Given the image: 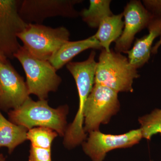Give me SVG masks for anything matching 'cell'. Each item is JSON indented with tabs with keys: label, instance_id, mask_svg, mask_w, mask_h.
Listing matches in <instances>:
<instances>
[{
	"label": "cell",
	"instance_id": "1",
	"mask_svg": "<svg viewBox=\"0 0 161 161\" xmlns=\"http://www.w3.org/2000/svg\"><path fill=\"white\" fill-rule=\"evenodd\" d=\"M68 111L67 105L54 108L47 100L35 101L29 97L21 106L10 111L9 115L12 122L28 130L35 127H47L64 136L67 128Z\"/></svg>",
	"mask_w": 161,
	"mask_h": 161
},
{
	"label": "cell",
	"instance_id": "2",
	"mask_svg": "<svg viewBox=\"0 0 161 161\" xmlns=\"http://www.w3.org/2000/svg\"><path fill=\"white\" fill-rule=\"evenodd\" d=\"M95 73V84L104 86L119 92H133V80L140 77L137 69L127 57L111 50L101 49Z\"/></svg>",
	"mask_w": 161,
	"mask_h": 161
},
{
	"label": "cell",
	"instance_id": "3",
	"mask_svg": "<svg viewBox=\"0 0 161 161\" xmlns=\"http://www.w3.org/2000/svg\"><path fill=\"white\" fill-rule=\"evenodd\" d=\"M14 58L19 61L26 74L30 95H36L39 100H46L50 92L58 90L62 80L49 61L36 58L23 46Z\"/></svg>",
	"mask_w": 161,
	"mask_h": 161
},
{
	"label": "cell",
	"instance_id": "4",
	"mask_svg": "<svg viewBox=\"0 0 161 161\" xmlns=\"http://www.w3.org/2000/svg\"><path fill=\"white\" fill-rule=\"evenodd\" d=\"M70 33L64 26L52 28L43 24L30 23L18 35L23 46L38 59L48 60L60 46L69 41Z\"/></svg>",
	"mask_w": 161,
	"mask_h": 161
},
{
	"label": "cell",
	"instance_id": "5",
	"mask_svg": "<svg viewBox=\"0 0 161 161\" xmlns=\"http://www.w3.org/2000/svg\"><path fill=\"white\" fill-rule=\"evenodd\" d=\"M119 109L118 92L104 86L94 85L85 106L84 132L98 131L101 125L108 123Z\"/></svg>",
	"mask_w": 161,
	"mask_h": 161
},
{
	"label": "cell",
	"instance_id": "6",
	"mask_svg": "<svg viewBox=\"0 0 161 161\" xmlns=\"http://www.w3.org/2000/svg\"><path fill=\"white\" fill-rule=\"evenodd\" d=\"M21 1L0 0V54L13 58L21 47L18 35L28 24L19 14Z\"/></svg>",
	"mask_w": 161,
	"mask_h": 161
},
{
	"label": "cell",
	"instance_id": "7",
	"mask_svg": "<svg viewBox=\"0 0 161 161\" xmlns=\"http://www.w3.org/2000/svg\"><path fill=\"white\" fill-rule=\"evenodd\" d=\"M82 2L80 0H24L20 3L19 14L27 24H42L45 19L49 18L78 17L79 12L74 6Z\"/></svg>",
	"mask_w": 161,
	"mask_h": 161
},
{
	"label": "cell",
	"instance_id": "8",
	"mask_svg": "<svg viewBox=\"0 0 161 161\" xmlns=\"http://www.w3.org/2000/svg\"><path fill=\"white\" fill-rule=\"evenodd\" d=\"M142 138L140 128L119 135L105 134L98 130L89 133L81 145L84 152L92 161H103L110 151L133 147Z\"/></svg>",
	"mask_w": 161,
	"mask_h": 161
},
{
	"label": "cell",
	"instance_id": "9",
	"mask_svg": "<svg viewBox=\"0 0 161 161\" xmlns=\"http://www.w3.org/2000/svg\"><path fill=\"white\" fill-rule=\"evenodd\" d=\"M96 53L92 51L88 58L81 62H70L66 64L75 79L79 96V107L72 124L75 128L80 129L84 124V111L87 99L95 85L97 62L95 61Z\"/></svg>",
	"mask_w": 161,
	"mask_h": 161
},
{
	"label": "cell",
	"instance_id": "10",
	"mask_svg": "<svg viewBox=\"0 0 161 161\" xmlns=\"http://www.w3.org/2000/svg\"><path fill=\"white\" fill-rule=\"evenodd\" d=\"M24 78L6 60H0V105L5 108H17L30 97Z\"/></svg>",
	"mask_w": 161,
	"mask_h": 161
},
{
	"label": "cell",
	"instance_id": "11",
	"mask_svg": "<svg viewBox=\"0 0 161 161\" xmlns=\"http://www.w3.org/2000/svg\"><path fill=\"white\" fill-rule=\"evenodd\" d=\"M124 27L122 34L115 41V51L126 53L131 49L135 35L148 27L153 17L141 1H130L122 13Z\"/></svg>",
	"mask_w": 161,
	"mask_h": 161
},
{
	"label": "cell",
	"instance_id": "12",
	"mask_svg": "<svg viewBox=\"0 0 161 161\" xmlns=\"http://www.w3.org/2000/svg\"><path fill=\"white\" fill-rule=\"evenodd\" d=\"M147 28L149 33L136 39L132 48L126 53L130 63L136 69L150 60L153 41L161 34V18L153 17Z\"/></svg>",
	"mask_w": 161,
	"mask_h": 161
},
{
	"label": "cell",
	"instance_id": "13",
	"mask_svg": "<svg viewBox=\"0 0 161 161\" xmlns=\"http://www.w3.org/2000/svg\"><path fill=\"white\" fill-rule=\"evenodd\" d=\"M91 48L102 49L94 35L85 40L67 41L60 47L49 61L58 70L70 62L73 58L81 52Z\"/></svg>",
	"mask_w": 161,
	"mask_h": 161
},
{
	"label": "cell",
	"instance_id": "14",
	"mask_svg": "<svg viewBox=\"0 0 161 161\" xmlns=\"http://www.w3.org/2000/svg\"><path fill=\"white\" fill-rule=\"evenodd\" d=\"M122 13L113 14L107 17L102 20L97 32L94 35L102 49L110 52V45L115 42L122 33L124 27Z\"/></svg>",
	"mask_w": 161,
	"mask_h": 161
},
{
	"label": "cell",
	"instance_id": "15",
	"mask_svg": "<svg viewBox=\"0 0 161 161\" xmlns=\"http://www.w3.org/2000/svg\"><path fill=\"white\" fill-rule=\"evenodd\" d=\"M28 130L7 120L0 112V147L8 148L11 153L16 147L27 140Z\"/></svg>",
	"mask_w": 161,
	"mask_h": 161
},
{
	"label": "cell",
	"instance_id": "16",
	"mask_svg": "<svg viewBox=\"0 0 161 161\" xmlns=\"http://www.w3.org/2000/svg\"><path fill=\"white\" fill-rule=\"evenodd\" d=\"M110 0H90L87 9L79 12V16L90 27L98 28L102 20L107 17L112 15L110 9Z\"/></svg>",
	"mask_w": 161,
	"mask_h": 161
},
{
	"label": "cell",
	"instance_id": "17",
	"mask_svg": "<svg viewBox=\"0 0 161 161\" xmlns=\"http://www.w3.org/2000/svg\"><path fill=\"white\" fill-rule=\"evenodd\" d=\"M58 135L56 131L50 128L38 127L28 130L26 137L32 147L51 150L52 143Z\"/></svg>",
	"mask_w": 161,
	"mask_h": 161
},
{
	"label": "cell",
	"instance_id": "18",
	"mask_svg": "<svg viewBox=\"0 0 161 161\" xmlns=\"http://www.w3.org/2000/svg\"><path fill=\"white\" fill-rule=\"evenodd\" d=\"M138 122L143 138L150 141L153 136H161V108L154 109L149 114L140 117Z\"/></svg>",
	"mask_w": 161,
	"mask_h": 161
},
{
	"label": "cell",
	"instance_id": "19",
	"mask_svg": "<svg viewBox=\"0 0 161 161\" xmlns=\"http://www.w3.org/2000/svg\"><path fill=\"white\" fill-rule=\"evenodd\" d=\"M51 150L31 146L28 161H52Z\"/></svg>",
	"mask_w": 161,
	"mask_h": 161
},
{
	"label": "cell",
	"instance_id": "20",
	"mask_svg": "<svg viewBox=\"0 0 161 161\" xmlns=\"http://www.w3.org/2000/svg\"><path fill=\"white\" fill-rule=\"evenodd\" d=\"M143 3L153 17L161 18V0H144Z\"/></svg>",
	"mask_w": 161,
	"mask_h": 161
},
{
	"label": "cell",
	"instance_id": "21",
	"mask_svg": "<svg viewBox=\"0 0 161 161\" xmlns=\"http://www.w3.org/2000/svg\"><path fill=\"white\" fill-rule=\"evenodd\" d=\"M161 45V34L160 36L159 40L155 43V45L153 47L152 50H151V53L153 54H155L157 53L158 51V49L159 47H160Z\"/></svg>",
	"mask_w": 161,
	"mask_h": 161
},
{
	"label": "cell",
	"instance_id": "22",
	"mask_svg": "<svg viewBox=\"0 0 161 161\" xmlns=\"http://www.w3.org/2000/svg\"><path fill=\"white\" fill-rule=\"evenodd\" d=\"M0 161H6V158L3 154L0 153Z\"/></svg>",
	"mask_w": 161,
	"mask_h": 161
},
{
	"label": "cell",
	"instance_id": "23",
	"mask_svg": "<svg viewBox=\"0 0 161 161\" xmlns=\"http://www.w3.org/2000/svg\"><path fill=\"white\" fill-rule=\"evenodd\" d=\"M4 58V57H3V56H2V55L0 54V60H1V59H2V58Z\"/></svg>",
	"mask_w": 161,
	"mask_h": 161
},
{
	"label": "cell",
	"instance_id": "24",
	"mask_svg": "<svg viewBox=\"0 0 161 161\" xmlns=\"http://www.w3.org/2000/svg\"><path fill=\"white\" fill-rule=\"evenodd\" d=\"M150 161H152V160H150Z\"/></svg>",
	"mask_w": 161,
	"mask_h": 161
}]
</instances>
